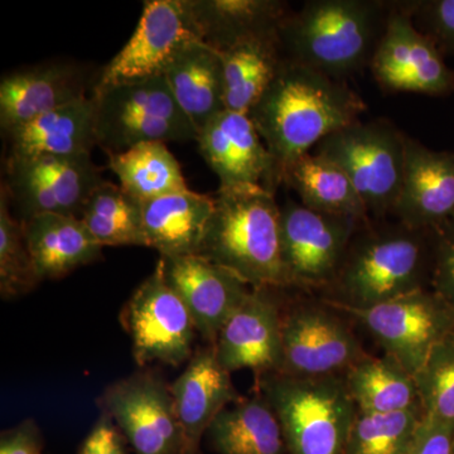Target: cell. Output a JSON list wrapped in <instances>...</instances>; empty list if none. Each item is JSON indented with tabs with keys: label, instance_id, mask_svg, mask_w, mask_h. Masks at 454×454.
<instances>
[{
	"label": "cell",
	"instance_id": "obj_1",
	"mask_svg": "<svg viewBox=\"0 0 454 454\" xmlns=\"http://www.w3.org/2000/svg\"><path fill=\"white\" fill-rule=\"evenodd\" d=\"M367 110L346 82L284 59L276 79L247 115L273 160L278 186L284 173L321 140L360 121Z\"/></svg>",
	"mask_w": 454,
	"mask_h": 454
},
{
	"label": "cell",
	"instance_id": "obj_2",
	"mask_svg": "<svg viewBox=\"0 0 454 454\" xmlns=\"http://www.w3.org/2000/svg\"><path fill=\"white\" fill-rule=\"evenodd\" d=\"M429 231L372 220L352 238L342 264L322 300L343 309H365L430 288Z\"/></svg>",
	"mask_w": 454,
	"mask_h": 454
},
{
	"label": "cell",
	"instance_id": "obj_3",
	"mask_svg": "<svg viewBox=\"0 0 454 454\" xmlns=\"http://www.w3.org/2000/svg\"><path fill=\"white\" fill-rule=\"evenodd\" d=\"M390 11L380 0H309L280 26L284 59L346 82L370 66Z\"/></svg>",
	"mask_w": 454,
	"mask_h": 454
},
{
	"label": "cell",
	"instance_id": "obj_4",
	"mask_svg": "<svg viewBox=\"0 0 454 454\" xmlns=\"http://www.w3.org/2000/svg\"><path fill=\"white\" fill-rule=\"evenodd\" d=\"M200 256L227 269L250 288H289L276 193L262 186L217 191Z\"/></svg>",
	"mask_w": 454,
	"mask_h": 454
},
{
	"label": "cell",
	"instance_id": "obj_5",
	"mask_svg": "<svg viewBox=\"0 0 454 454\" xmlns=\"http://www.w3.org/2000/svg\"><path fill=\"white\" fill-rule=\"evenodd\" d=\"M277 414L288 454H342L357 415L345 376H255Z\"/></svg>",
	"mask_w": 454,
	"mask_h": 454
},
{
	"label": "cell",
	"instance_id": "obj_6",
	"mask_svg": "<svg viewBox=\"0 0 454 454\" xmlns=\"http://www.w3.org/2000/svg\"><path fill=\"white\" fill-rule=\"evenodd\" d=\"M98 146L106 155L149 142H191L195 125L160 76L118 83L92 92Z\"/></svg>",
	"mask_w": 454,
	"mask_h": 454
},
{
	"label": "cell",
	"instance_id": "obj_7",
	"mask_svg": "<svg viewBox=\"0 0 454 454\" xmlns=\"http://www.w3.org/2000/svg\"><path fill=\"white\" fill-rule=\"evenodd\" d=\"M312 153L327 158L348 175L372 220L393 215L405 164V134L393 122H355L325 137Z\"/></svg>",
	"mask_w": 454,
	"mask_h": 454
},
{
	"label": "cell",
	"instance_id": "obj_8",
	"mask_svg": "<svg viewBox=\"0 0 454 454\" xmlns=\"http://www.w3.org/2000/svg\"><path fill=\"white\" fill-rule=\"evenodd\" d=\"M106 179L91 155L7 158L5 184L20 223L38 215L82 217L89 197Z\"/></svg>",
	"mask_w": 454,
	"mask_h": 454
},
{
	"label": "cell",
	"instance_id": "obj_9",
	"mask_svg": "<svg viewBox=\"0 0 454 454\" xmlns=\"http://www.w3.org/2000/svg\"><path fill=\"white\" fill-rule=\"evenodd\" d=\"M121 324L129 334L139 366L151 363L179 366L195 354V321L167 282L160 260L122 307Z\"/></svg>",
	"mask_w": 454,
	"mask_h": 454
},
{
	"label": "cell",
	"instance_id": "obj_10",
	"mask_svg": "<svg viewBox=\"0 0 454 454\" xmlns=\"http://www.w3.org/2000/svg\"><path fill=\"white\" fill-rule=\"evenodd\" d=\"M283 365L300 378L345 375L367 352L351 325L324 300L283 303Z\"/></svg>",
	"mask_w": 454,
	"mask_h": 454
},
{
	"label": "cell",
	"instance_id": "obj_11",
	"mask_svg": "<svg viewBox=\"0 0 454 454\" xmlns=\"http://www.w3.org/2000/svg\"><path fill=\"white\" fill-rule=\"evenodd\" d=\"M330 306L365 327L385 355L411 375L419 372L433 348L454 331L452 310L430 288L365 309Z\"/></svg>",
	"mask_w": 454,
	"mask_h": 454
},
{
	"label": "cell",
	"instance_id": "obj_12",
	"mask_svg": "<svg viewBox=\"0 0 454 454\" xmlns=\"http://www.w3.org/2000/svg\"><path fill=\"white\" fill-rule=\"evenodd\" d=\"M97 404L113 418L134 454H186L170 384L160 373L143 370L113 382Z\"/></svg>",
	"mask_w": 454,
	"mask_h": 454
},
{
	"label": "cell",
	"instance_id": "obj_13",
	"mask_svg": "<svg viewBox=\"0 0 454 454\" xmlns=\"http://www.w3.org/2000/svg\"><path fill=\"white\" fill-rule=\"evenodd\" d=\"M282 249L289 288L325 291L364 225L354 217L312 210L294 200L280 206Z\"/></svg>",
	"mask_w": 454,
	"mask_h": 454
},
{
	"label": "cell",
	"instance_id": "obj_14",
	"mask_svg": "<svg viewBox=\"0 0 454 454\" xmlns=\"http://www.w3.org/2000/svg\"><path fill=\"white\" fill-rule=\"evenodd\" d=\"M202 41L188 0H149L136 31L101 71L94 91L160 76L182 47Z\"/></svg>",
	"mask_w": 454,
	"mask_h": 454
},
{
	"label": "cell",
	"instance_id": "obj_15",
	"mask_svg": "<svg viewBox=\"0 0 454 454\" xmlns=\"http://www.w3.org/2000/svg\"><path fill=\"white\" fill-rule=\"evenodd\" d=\"M373 79L387 92L447 97L454 92V71L443 53L413 20L391 2V11L372 62Z\"/></svg>",
	"mask_w": 454,
	"mask_h": 454
},
{
	"label": "cell",
	"instance_id": "obj_16",
	"mask_svg": "<svg viewBox=\"0 0 454 454\" xmlns=\"http://www.w3.org/2000/svg\"><path fill=\"white\" fill-rule=\"evenodd\" d=\"M282 291L252 288L221 328L215 351L230 373L249 369L259 376L282 370Z\"/></svg>",
	"mask_w": 454,
	"mask_h": 454
},
{
	"label": "cell",
	"instance_id": "obj_17",
	"mask_svg": "<svg viewBox=\"0 0 454 454\" xmlns=\"http://www.w3.org/2000/svg\"><path fill=\"white\" fill-rule=\"evenodd\" d=\"M196 142L219 177V190L262 186L277 192L273 160L247 114L223 110L199 131Z\"/></svg>",
	"mask_w": 454,
	"mask_h": 454
},
{
	"label": "cell",
	"instance_id": "obj_18",
	"mask_svg": "<svg viewBox=\"0 0 454 454\" xmlns=\"http://www.w3.org/2000/svg\"><path fill=\"white\" fill-rule=\"evenodd\" d=\"M164 277L186 304L197 333L215 345L221 328L252 288L227 269L200 255L160 258Z\"/></svg>",
	"mask_w": 454,
	"mask_h": 454
},
{
	"label": "cell",
	"instance_id": "obj_19",
	"mask_svg": "<svg viewBox=\"0 0 454 454\" xmlns=\"http://www.w3.org/2000/svg\"><path fill=\"white\" fill-rule=\"evenodd\" d=\"M454 214V152L433 151L405 134L404 178L393 215L430 231Z\"/></svg>",
	"mask_w": 454,
	"mask_h": 454
},
{
	"label": "cell",
	"instance_id": "obj_20",
	"mask_svg": "<svg viewBox=\"0 0 454 454\" xmlns=\"http://www.w3.org/2000/svg\"><path fill=\"white\" fill-rule=\"evenodd\" d=\"M88 80L82 68L70 64H46L22 68L0 82V127L16 129L65 106L89 98Z\"/></svg>",
	"mask_w": 454,
	"mask_h": 454
},
{
	"label": "cell",
	"instance_id": "obj_21",
	"mask_svg": "<svg viewBox=\"0 0 454 454\" xmlns=\"http://www.w3.org/2000/svg\"><path fill=\"white\" fill-rule=\"evenodd\" d=\"M176 411L186 441V454H200L203 435L215 418L240 399L231 373L217 360L214 345L195 351L184 372L170 384Z\"/></svg>",
	"mask_w": 454,
	"mask_h": 454
},
{
	"label": "cell",
	"instance_id": "obj_22",
	"mask_svg": "<svg viewBox=\"0 0 454 454\" xmlns=\"http://www.w3.org/2000/svg\"><path fill=\"white\" fill-rule=\"evenodd\" d=\"M7 158L91 155L98 146L95 100L89 97L43 114L4 133Z\"/></svg>",
	"mask_w": 454,
	"mask_h": 454
},
{
	"label": "cell",
	"instance_id": "obj_23",
	"mask_svg": "<svg viewBox=\"0 0 454 454\" xmlns=\"http://www.w3.org/2000/svg\"><path fill=\"white\" fill-rule=\"evenodd\" d=\"M148 247L160 258L199 255L214 214L215 197L187 190L142 203Z\"/></svg>",
	"mask_w": 454,
	"mask_h": 454
},
{
	"label": "cell",
	"instance_id": "obj_24",
	"mask_svg": "<svg viewBox=\"0 0 454 454\" xmlns=\"http://www.w3.org/2000/svg\"><path fill=\"white\" fill-rule=\"evenodd\" d=\"M22 223L41 282L61 279L103 258V247L92 238L80 217L44 214Z\"/></svg>",
	"mask_w": 454,
	"mask_h": 454
},
{
	"label": "cell",
	"instance_id": "obj_25",
	"mask_svg": "<svg viewBox=\"0 0 454 454\" xmlns=\"http://www.w3.org/2000/svg\"><path fill=\"white\" fill-rule=\"evenodd\" d=\"M163 76L197 133L225 110L223 59L219 51L205 42L192 41L182 47Z\"/></svg>",
	"mask_w": 454,
	"mask_h": 454
},
{
	"label": "cell",
	"instance_id": "obj_26",
	"mask_svg": "<svg viewBox=\"0 0 454 454\" xmlns=\"http://www.w3.org/2000/svg\"><path fill=\"white\" fill-rule=\"evenodd\" d=\"M202 41L216 51L239 42L279 33L291 13L288 3L278 0H188Z\"/></svg>",
	"mask_w": 454,
	"mask_h": 454
},
{
	"label": "cell",
	"instance_id": "obj_27",
	"mask_svg": "<svg viewBox=\"0 0 454 454\" xmlns=\"http://www.w3.org/2000/svg\"><path fill=\"white\" fill-rule=\"evenodd\" d=\"M206 434L217 454H288L277 414L258 390L223 409Z\"/></svg>",
	"mask_w": 454,
	"mask_h": 454
},
{
	"label": "cell",
	"instance_id": "obj_28",
	"mask_svg": "<svg viewBox=\"0 0 454 454\" xmlns=\"http://www.w3.org/2000/svg\"><path fill=\"white\" fill-rule=\"evenodd\" d=\"M219 53L223 66L225 109L249 114L283 64L279 33L239 42Z\"/></svg>",
	"mask_w": 454,
	"mask_h": 454
},
{
	"label": "cell",
	"instance_id": "obj_29",
	"mask_svg": "<svg viewBox=\"0 0 454 454\" xmlns=\"http://www.w3.org/2000/svg\"><path fill=\"white\" fill-rule=\"evenodd\" d=\"M283 184L300 197L301 205L312 210L369 223L365 203L337 164L322 155H303L284 173Z\"/></svg>",
	"mask_w": 454,
	"mask_h": 454
},
{
	"label": "cell",
	"instance_id": "obj_30",
	"mask_svg": "<svg viewBox=\"0 0 454 454\" xmlns=\"http://www.w3.org/2000/svg\"><path fill=\"white\" fill-rule=\"evenodd\" d=\"M343 376L361 413H402L420 406L414 375L387 355H366Z\"/></svg>",
	"mask_w": 454,
	"mask_h": 454
},
{
	"label": "cell",
	"instance_id": "obj_31",
	"mask_svg": "<svg viewBox=\"0 0 454 454\" xmlns=\"http://www.w3.org/2000/svg\"><path fill=\"white\" fill-rule=\"evenodd\" d=\"M107 168L119 178V186L140 203L190 190L177 158L166 143H142L109 154Z\"/></svg>",
	"mask_w": 454,
	"mask_h": 454
},
{
	"label": "cell",
	"instance_id": "obj_32",
	"mask_svg": "<svg viewBox=\"0 0 454 454\" xmlns=\"http://www.w3.org/2000/svg\"><path fill=\"white\" fill-rule=\"evenodd\" d=\"M80 219L103 247H148L143 205L119 184L104 181L89 197Z\"/></svg>",
	"mask_w": 454,
	"mask_h": 454
},
{
	"label": "cell",
	"instance_id": "obj_33",
	"mask_svg": "<svg viewBox=\"0 0 454 454\" xmlns=\"http://www.w3.org/2000/svg\"><path fill=\"white\" fill-rule=\"evenodd\" d=\"M423 418L422 406L393 414L357 411L342 454H408Z\"/></svg>",
	"mask_w": 454,
	"mask_h": 454
},
{
	"label": "cell",
	"instance_id": "obj_34",
	"mask_svg": "<svg viewBox=\"0 0 454 454\" xmlns=\"http://www.w3.org/2000/svg\"><path fill=\"white\" fill-rule=\"evenodd\" d=\"M40 278L28 245L25 227L12 212L7 190L0 188V294L4 301L32 292Z\"/></svg>",
	"mask_w": 454,
	"mask_h": 454
},
{
	"label": "cell",
	"instance_id": "obj_35",
	"mask_svg": "<svg viewBox=\"0 0 454 454\" xmlns=\"http://www.w3.org/2000/svg\"><path fill=\"white\" fill-rule=\"evenodd\" d=\"M414 379L423 419L454 424V331L433 348Z\"/></svg>",
	"mask_w": 454,
	"mask_h": 454
},
{
	"label": "cell",
	"instance_id": "obj_36",
	"mask_svg": "<svg viewBox=\"0 0 454 454\" xmlns=\"http://www.w3.org/2000/svg\"><path fill=\"white\" fill-rule=\"evenodd\" d=\"M420 32L437 44L443 56H454V0L397 2Z\"/></svg>",
	"mask_w": 454,
	"mask_h": 454
},
{
	"label": "cell",
	"instance_id": "obj_37",
	"mask_svg": "<svg viewBox=\"0 0 454 454\" xmlns=\"http://www.w3.org/2000/svg\"><path fill=\"white\" fill-rule=\"evenodd\" d=\"M432 271L430 289L454 315V214L430 230Z\"/></svg>",
	"mask_w": 454,
	"mask_h": 454
},
{
	"label": "cell",
	"instance_id": "obj_38",
	"mask_svg": "<svg viewBox=\"0 0 454 454\" xmlns=\"http://www.w3.org/2000/svg\"><path fill=\"white\" fill-rule=\"evenodd\" d=\"M76 454H130L121 430L106 411H100L97 422L80 444Z\"/></svg>",
	"mask_w": 454,
	"mask_h": 454
},
{
	"label": "cell",
	"instance_id": "obj_39",
	"mask_svg": "<svg viewBox=\"0 0 454 454\" xmlns=\"http://www.w3.org/2000/svg\"><path fill=\"white\" fill-rule=\"evenodd\" d=\"M43 435L35 419L22 420L0 435V454H43Z\"/></svg>",
	"mask_w": 454,
	"mask_h": 454
},
{
	"label": "cell",
	"instance_id": "obj_40",
	"mask_svg": "<svg viewBox=\"0 0 454 454\" xmlns=\"http://www.w3.org/2000/svg\"><path fill=\"white\" fill-rule=\"evenodd\" d=\"M454 424L424 420L408 454H454Z\"/></svg>",
	"mask_w": 454,
	"mask_h": 454
},
{
	"label": "cell",
	"instance_id": "obj_41",
	"mask_svg": "<svg viewBox=\"0 0 454 454\" xmlns=\"http://www.w3.org/2000/svg\"><path fill=\"white\" fill-rule=\"evenodd\" d=\"M453 453H454V438H453Z\"/></svg>",
	"mask_w": 454,
	"mask_h": 454
}]
</instances>
